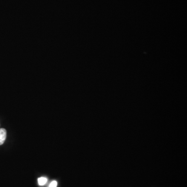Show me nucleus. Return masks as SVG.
Masks as SVG:
<instances>
[{
	"label": "nucleus",
	"instance_id": "2",
	"mask_svg": "<svg viewBox=\"0 0 187 187\" xmlns=\"http://www.w3.org/2000/svg\"><path fill=\"white\" fill-rule=\"evenodd\" d=\"M38 184L40 186H44L46 184V183L48 181V179L46 177H42L40 178H38Z\"/></svg>",
	"mask_w": 187,
	"mask_h": 187
},
{
	"label": "nucleus",
	"instance_id": "1",
	"mask_svg": "<svg viewBox=\"0 0 187 187\" xmlns=\"http://www.w3.org/2000/svg\"><path fill=\"white\" fill-rule=\"evenodd\" d=\"M6 138V130L4 129H0V145L3 144Z\"/></svg>",
	"mask_w": 187,
	"mask_h": 187
},
{
	"label": "nucleus",
	"instance_id": "3",
	"mask_svg": "<svg viewBox=\"0 0 187 187\" xmlns=\"http://www.w3.org/2000/svg\"><path fill=\"white\" fill-rule=\"evenodd\" d=\"M57 182L55 180L53 181L52 183L49 184L48 187H57Z\"/></svg>",
	"mask_w": 187,
	"mask_h": 187
}]
</instances>
